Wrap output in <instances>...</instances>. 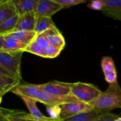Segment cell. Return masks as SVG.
<instances>
[{
    "instance_id": "3957f363",
    "label": "cell",
    "mask_w": 121,
    "mask_h": 121,
    "mask_svg": "<svg viewBox=\"0 0 121 121\" xmlns=\"http://www.w3.org/2000/svg\"><path fill=\"white\" fill-rule=\"evenodd\" d=\"M102 93L95 85L82 82L73 83L71 91V94L79 101L88 104L96 99Z\"/></svg>"
},
{
    "instance_id": "8fae6325",
    "label": "cell",
    "mask_w": 121,
    "mask_h": 121,
    "mask_svg": "<svg viewBox=\"0 0 121 121\" xmlns=\"http://www.w3.org/2000/svg\"><path fill=\"white\" fill-rule=\"evenodd\" d=\"M36 19L37 15L34 12L20 15L17 24L13 32L18 31H34Z\"/></svg>"
},
{
    "instance_id": "ffe728a7",
    "label": "cell",
    "mask_w": 121,
    "mask_h": 121,
    "mask_svg": "<svg viewBox=\"0 0 121 121\" xmlns=\"http://www.w3.org/2000/svg\"><path fill=\"white\" fill-rule=\"evenodd\" d=\"M8 35L14 37L21 43L28 46L35 40L37 34L34 31H18L13 32Z\"/></svg>"
},
{
    "instance_id": "9c48e42d",
    "label": "cell",
    "mask_w": 121,
    "mask_h": 121,
    "mask_svg": "<svg viewBox=\"0 0 121 121\" xmlns=\"http://www.w3.org/2000/svg\"><path fill=\"white\" fill-rule=\"evenodd\" d=\"M12 93L21 97L31 98L35 100L37 97L40 94V85L34 84H22L19 85L11 91Z\"/></svg>"
},
{
    "instance_id": "52a82bcc",
    "label": "cell",
    "mask_w": 121,
    "mask_h": 121,
    "mask_svg": "<svg viewBox=\"0 0 121 121\" xmlns=\"http://www.w3.org/2000/svg\"><path fill=\"white\" fill-rule=\"evenodd\" d=\"M63 9L54 0H39L35 13L37 16L51 17L59 11Z\"/></svg>"
},
{
    "instance_id": "83f0119b",
    "label": "cell",
    "mask_w": 121,
    "mask_h": 121,
    "mask_svg": "<svg viewBox=\"0 0 121 121\" xmlns=\"http://www.w3.org/2000/svg\"><path fill=\"white\" fill-rule=\"evenodd\" d=\"M104 4L103 1H93L89 4L88 7L94 10L101 11L104 8Z\"/></svg>"
},
{
    "instance_id": "f1b7e54d",
    "label": "cell",
    "mask_w": 121,
    "mask_h": 121,
    "mask_svg": "<svg viewBox=\"0 0 121 121\" xmlns=\"http://www.w3.org/2000/svg\"><path fill=\"white\" fill-rule=\"evenodd\" d=\"M118 118H119L118 115L109 112V113H106L104 115L102 116L100 118H99L96 121H115Z\"/></svg>"
},
{
    "instance_id": "7a4b0ae2",
    "label": "cell",
    "mask_w": 121,
    "mask_h": 121,
    "mask_svg": "<svg viewBox=\"0 0 121 121\" xmlns=\"http://www.w3.org/2000/svg\"><path fill=\"white\" fill-rule=\"evenodd\" d=\"M24 52H0V67L13 74L18 80H21V63Z\"/></svg>"
},
{
    "instance_id": "e0dca14e",
    "label": "cell",
    "mask_w": 121,
    "mask_h": 121,
    "mask_svg": "<svg viewBox=\"0 0 121 121\" xmlns=\"http://www.w3.org/2000/svg\"><path fill=\"white\" fill-rule=\"evenodd\" d=\"M109 112L93 109L88 112H82L65 119L63 121H96L102 116Z\"/></svg>"
},
{
    "instance_id": "7402d4cb",
    "label": "cell",
    "mask_w": 121,
    "mask_h": 121,
    "mask_svg": "<svg viewBox=\"0 0 121 121\" xmlns=\"http://www.w3.org/2000/svg\"><path fill=\"white\" fill-rule=\"evenodd\" d=\"M101 66L105 76L112 72H117L113 60L110 56L104 57L102 58L101 61Z\"/></svg>"
},
{
    "instance_id": "4dcf8cb0",
    "label": "cell",
    "mask_w": 121,
    "mask_h": 121,
    "mask_svg": "<svg viewBox=\"0 0 121 121\" xmlns=\"http://www.w3.org/2000/svg\"><path fill=\"white\" fill-rule=\"evenodd\" d=\"M0 121H9L7 120L5 118H4V117H2V116L0 115Z\"/></svg>"
},
{
    "instance_id": "277c9868",
    "label": "cell",
    "mask_w": 121,
    "mask_h": 121,
    "mask_svg": "<svg viewBox=\"0 0 121 121\" xmlns=\"http://www.w3.org/2000/svg\"><path fill=\"white\" fill-rule=\"evenodd\" d=\"M37 102L42 103L46 106H62L69 103L75 102L79 100L72 94L69 95H56L41 91L35 99Z\"/></svg>"
},
{
    "instance_id": "7c38bea8",
    "label": "cell",
    "mask_w": 121,
    "mask_h": 121,
    "mask_svg": "<svg viewBox=\"0 0 121 121\" xmlns=\"http://www.w3.org/2000/svg\"><path fill=\"white\" fill-rule=\"evenodd\" d=\"M21 98L27 106L30 112V114L35 119L40 121H63V119H61L60 118L55 119V118L47 117L44 115L38 109L36 105L37 101L35 100L31 99V98H26V97H21Z\"/></svg>"
},
{
    "instance_id": "ac0fdd59",
    "label": "cell",
    "mask_w": 121,
    "mask_h": 121,
    "mask_svg": "<svg viewBox=\"0 0 121 121\" xmlns=\"http://www.w3.org/2000/svg\"><path fill=\"white\" fill-rule=\"evenodd\" d=\"M18 14L22 15L30 13H35L39 0H14Z\"/></svg>"
},
{
    "instance_id": "6da1fadb",
    "label": "cell",
    "mask_w": 121,
    "mask_h": 121,
    "mask_svg": "<svg viewBox=\"0 0 121 121\" xmlns=\"http://www.w3.org/2000/svg\"><path fill=\"white\" fill-rule=\"evenodd\" d=\"M89 105L93 109L106 112H110L115 109H121V87L118 82L109 84L107 89Z\"/></svg>"
},
{
    "instance_id": "44dd1931",
    "label": "cell",
    "mask_w": 121,
    "mask_h": 121,
    "mask_svg": "<svg viewBox=\"0 0 121 121\" xmlns=\"http://www.w3.org/2000/svg\"><path fill=\"white\" fill-rule=\"evenodd\" d=\"M19 14L14 17L4 21L0 24V35H5L11 34L14 31L19 19Z\"/></svg>"
},
{
    "instance_id": "cb8c5ba5",
    "label": "cell",
    "mask_w": 121,
    "mask_h": 121,
    "mask_svg": "<svg viewBox=\"0 0 121 121\" xmlns=\"http://www.w3.org/2000/svg\"><path fill=\"white\" fill-rule=\"evenodd\" d=\"M62 50V48H58L53 46H50L48 48L44 50L46 58L53 59V58L56 57L60 54Z\"/></svg>"
},
{
    "instance_id": "484cf974",
    "label": "cell",
    "mask_w": 121,
    "mask_h": 121,
    "mask_svg": "<svg viewBox=\"0 0 121 121\" xmlns=\"http://www.w3.org/2000/svg\"><path fill=\"white\" fill-rule=\"evenodd\" d=\"M34 40H35V43L37 44L38 46L43 50L46 49L50 46L49 42H48V39H47L46 35L43 33L37 34Z\"/></svg>"
},
{
    "instance_id": "f546056e",
    "label": "cell",
    "mask_w": 121,
    "mask_h": 121,
    "mask_svg": "<svg viewBox=\"0 0 121 121\" xmlns=\"http://www.w3.org/2000/svg\"><path fill=\"white\" fill-rule=\"evenodd\" d=\"M105 80L109 84L114 83L117 81V72H114L105 76Z\"/></svg>"
},
{
    "instance_id": "8992f818",
    "label": "cell",
    "mask_w": 121,
    "mask_h": 121,
    "mask_svg": "<svg viewBox=\"0 0 121 121\" xmlns=\"http://www.w3.org/2000/svg\"><path fill=\"white\" fill-rule=\"evenodd\" d=\"M73 83L53 81L47 83L40 85L42 92L56 95H69L71 94Z\"/></svg>"
},
{
    "instance_id": "d6986e66",
    "label": "cell",
    "mask_w": 121,
    "mask_h": 121,
    "mask_svg": "<svg viewBox=\"0 0 121 121\" xmlns=\"http://www.w3.org/2000/svg\"><path fill=\"white\" fill-rule=\"evenodd\" d=\"M56 25L52 18L44 16H37L34 31L37 34H42L49 28L54 27Z\"/></svg>"
},
{
    "instance_id": "603a6c76",
    "label": "cell",
    "mask_w": 121,
    "mask_h": 121,
    "mask_svg": "<svg viewBox=\"0 0 121 121\" xmlns=\"http://www.w3.org/2000/svg\"><path fill=\"white\" fill-rule=\"evenodd\" d=\"M24 52H28V53H32V54H35V55L41 57L46 58L44 50L40 48V47L38 46L37 44L35 43V40H34L31 43H30L29 45H28Z\"/></svg>"
},
{
    "instance_id": "2e32d148",
    "label": "cell",
    "mask_w": 121,
    "mask_h": 121,
    "mask_svg": "<svg viewBox=\"0 0 121 121\" xmlns=\"http://www.w3.org/2000/svg\"><path fill=\"white\" fill-rule=\"evenodd\" d=\"M43 34L48 39L50 46L63 49L66 45L65 40L62 34L58 30L56 26L49 28L44 32Z\"/></svg>"
},
{
    "instance_id": "4fadbf2b",
    "label": "cell",
    "mask_w": 121,
    "mask_h": 121,
    "mask_svg": "<svg viewBox=\"0 0 121 121\" xmlns=\"http://www.w3.org/2000/svg\"><path fill=\"white\" fill-rule=\"evenodd\" d=\"M17 14H18L14 0L0 1V24Z\"/></svg>"
},
{
    "instance_id": "d4e9b609",
    "label": "cell",
    "mask_w": 121,
    "mask_h": 121,
    "mask_svg": "<svg viewBox=\"0 0 121 121\" xmlns=\"http://www.w3.org/2000/svg\"><path fill=\"white\" fill-rule=\"evenodd\" d=\"M55 2L60 4L63 8H69L76 5L86 2V0H54Z\"/></svg>"
},
{
    "instance_id": "5bb4252c",
    "label": "cell",
    "mask_w": 121,
    "mask_h": 121,
    "mask_svg": "<svg viewBox=\"0 0 121 121\" xmlns=\"http://www.w3.org/2000/svg\"><path fill=\"white\" fill-rule=\"evenodd\" d=\"M4 36L5 41L4 44L0 48V52L7 53L24 52L27 47V45L22 43L11 35H5Z\"/></svg>"
},
{
    "instance_id": "4316f807",
    "label": "cell",
    "mask_w": 121,
    "mask_h": 121,
    "mask_svg": "<svg viewBox=\"0 0 121 121\" xmlns=\"http://www.w3.org/2000/svg\"><path fill=\"white\" fill-rule=\"evenodd\" d=\"M60 110H61V107L59 106H47V111L50 115L51 118H55V119L60 118Z\"/></svg>"
},
{
    "instance_id": "1f68e13d",
    "label": "cell",
    "mask_w": 121,
    "mask_h": 121,
    "mask_svg": "<svg viewBox=\"0 0 121 121\" xmlns=\"http://www.w3.org/2000/svg\"><path fill=\"white\" fill-rule=\"evenodd\" d=\"M115 121H121V117H119V118H118Z\"/></svg>"
},
{
    "instance_id": "30bf717a",
    "label": "cell",
    "mask_w": 121,
    "mask_h": 121,
    "mask_svg": "<svg viewBox=\"0 0 121 121\" xmlns=\"http://www.w3.org/2000/svg\"><path fill=\"white\" fill-rule=\"evenodd\" d=\"M0 115L9 121H40L33 118L30 113L21 110L1 108Z\"/></svg>"
},
{
    "instance_id": "5b68a950",
    "label": "cell",
    "mask_w": 121,
    "mask_h": 121,
    "mask_svg": "<svg viewBox=\"0 0 121 121\" xmlns=\"http://www.w3.org/2000/svg\"><path fill=\"white\" fill-rule=\"evenodd\" d=\"M92 110H93V108L88 104L80 101L69 103L61 106L60 118L64 120L79 113Z\"/></svg>"
},
{
    "instance_id": "ba28073f",
    "label": "cell",
    "mask_w": 121,
    "mask_h": 121,
    "mask_svg": "<svg viewBox=\"0 0 121 121\" xmlns=\"http://www.w3.org/2000/svg\"><path fill=\"white\" fill-rule=\"evenodd\" d=\"M20 80L4 69L0 67V95L1 99L9 91L20 85Z\"/></svg>"
},
{
    "instance_id": "9a60e30c",
    "label": "cell",
    "mask_w": 121,
    "mask_h": 121,
    "mask_svg": "<svg viewBox=\"0 0 121 121\" xmlns=\"http://www.w3.org/2000/svg\"><path fill=\"white\" fill-rule=\"evenodd\" d=\"M104 1V8L101 11L105 15L117 20H121V1L108 0Z\"/></svg>"
}]
</instances>
